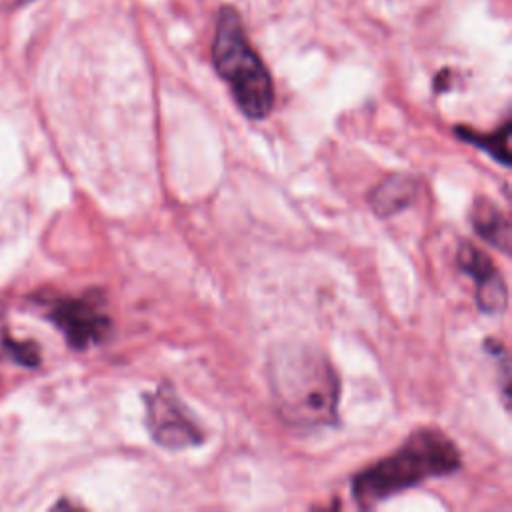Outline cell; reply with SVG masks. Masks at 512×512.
<instances>
[{"instance_id":"cell-7","label":"cell","mask_w":512,"mask_h":512,"mask_svg":"<svg viewBox=\"0 0 512 512\" xmlns=\"http://www.w3.org/2000/svg\"><path fill=\"white\" fill-rule=\"evenodd\" d=\"M418 196V184L408 174H392L370 192V206L380 218L406 210Z\"/></svg>"},{"instance_id":"cell-2","label":"cell","mask_w":512,"mask_h":512,"mask_svg":"<svg viewBox=\"0 0 512 512\" xmlns=\"http://www.w3.org/2000/svg\"><path fill=\"white\" fill-rule=\"evenodd\" d=\"M460 466V452L442 430L420 428L398 450L354 474L350 488L360 508H372L424 480L454 474Z\"/></svg>"},{"instance_id":"cell-6","label":"cell","mask_w":512,"mask_h":512,"mask_svg":"<svg viewBox=\"0 0 512 512\" xmlns=\"http://www.w3.org/2000/svg\"><path fill=\"white\" fill-rule=\"evenodd\" d=\"M458 268L476 284V306L482 314H500L508 304L506 282L488 254L470 242H460L456 254Z\"/></svg>"},{"instance_id":"cell-1","label":"cell","mask_w":512,"mask_h":512,"mask_svg":"<svg viewBox=\"0 0 512 512\" xmlns=\"http://www.w3.org/2000/svg\"><path fill=\"white\" fill-rule=\"evenodd\" d=\"M270 394L278 418L294 430L338 422L340 378L328 356L306 342H282L268 358Z\"/></svg>"},{"instance_id":"cell-10","label":"cell","mask_w":512,"mask_h":512,"mask_svg":"<svg viewBox=\"0 0 512 512\" xmlns=\"http://www.w3.org/2000/svg\"><path fill=\"white\" fill-rule=\"evenodd\" d=\"M0 358L20 366L34 368L40 364L38 346L34 342H18L10 332L0 330Z\"/></svg>"},{"instance_id":"cell-3","label":"cell","mask_w":512,"mask_h":512,"mask_svg":"<svg viewBox=\"0 0 512 512\" xmlns=\"http://www.w3.org/2000/svg\"><path fill=\"white\" fill-rule=\"evenodd\" d=\"M212 62L244 116L262 120L270 114L274 104L272 76L250 46L242 20L232 6L220 8L212 42Z\"/></svg>"},{"instance_id":"cell-8","label":"cell","mask_w":512,"mask_h":512,"mask_svg":"<svg viewBox=\"0 0 512 512\" xmlns=\"http://www.w3.org/2000/svg\"><path fill=\"white\" fill-rule=\"evenodd\" d=\"M470 222L482 240L496 246L502 254H510V222L494 202L476 198L470 210Z\"/></svg>"},{"instance_id":"cell-5","label":"cell","mask_w":512,"mask_h":512,"mask_svg":"<svg viewBox=\"0 0 512 512\" xmlns=\"http://www.w3.org/2000/svg\"><path fill=\"white\" fill-rule=\"evenodd\" d=\"M144 404L146 428L158 446L182 450L202 444V428L170 384H158L152 394H144Z\"/></svg>"},{"instance_id":"cell-9","label":"cell","mask_w":512,"mask_h":512,"mask_svg":"<svg viewBox=\"0 0 512 512\" xmlns=\"http://www.w3.org/2000/svg\"><path fill=\"white\" fill-rule=\"evenodd\" d=\"M454 132L458 138L466 140L468 144L482 148L486 154H490L502 166H510V122L508 120L498 130H494L490 134L474 132L468 126H456Z\"/></svg>"},{"instance_id":"cell-4","label":"cell","mask_w":512,"mask_h":512,"mask_svg":"<svg viewBox=\"0 0 512 512\" xmlns=\"http://www.w3.org/2000/svg\"><path fill=\"white\" fill-rule=\"evenodd\" d=\"M52 322L72 350H88L106 340L112 328L108 302L102 290L92 288L80 296H54L42 302Z\"/></svg>"}]
</instances>
